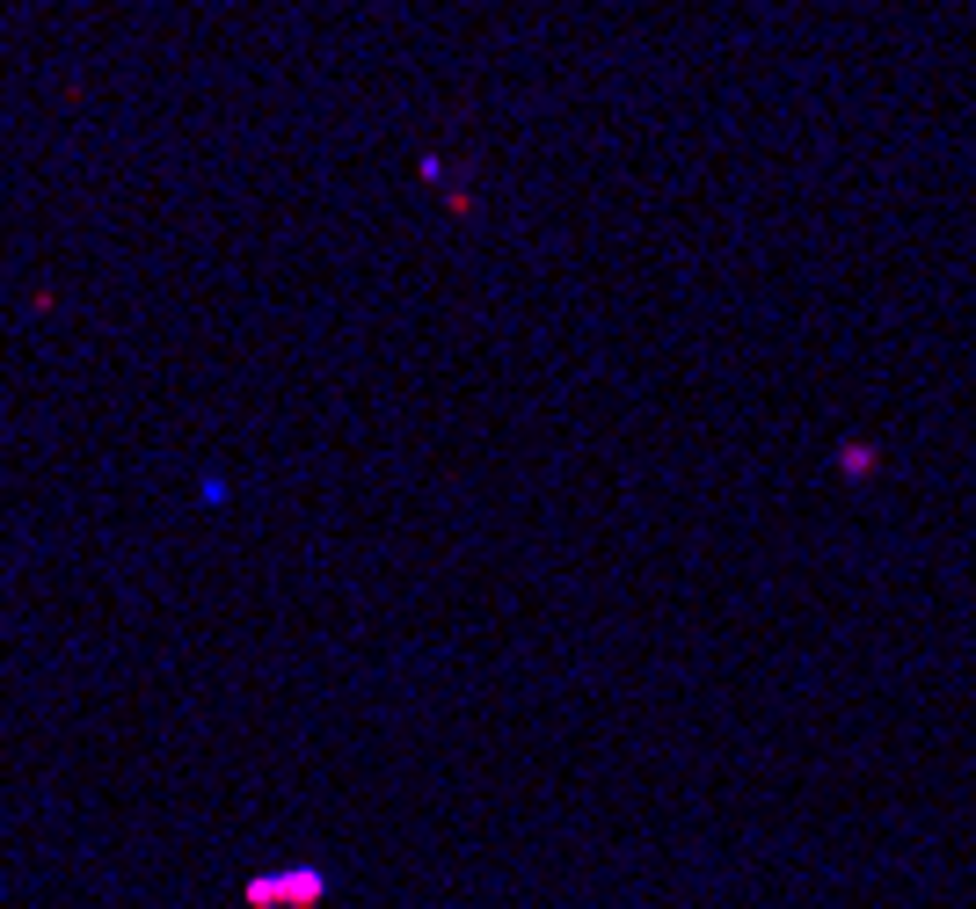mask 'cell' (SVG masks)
Segmentation results:
<instances>
[{
  "mask_svg": "<svg viewBox=\"0 0 976 909\" xmlns=\"http://www.w3.org/2000/svg\"><path fill=\"white\" fill-rule=\"evenodd\" d=\"M328 902V873L321 866H277V873H248L241 909H321Z\"/></svg>",
  "mask_w": 976,
  "mask_h": 909,
  "instance_id": "cell-1",
  "label": "cell"
},
{
  "mask_svg": "<svg viewBox=\"0 0 976 909\" xmlns=\"http://www.w3.org/2000/svg\"><path fill=\"white\" fill-rule=\"evenodd\" d=\"M881 466V444H867V437H846V444H838V474L846 480H867Z\"/></svg>",
  "mask_w": 976,
  "mask_h": 909,
  "instance_id": "cell-2",
  "label": "cell"
}]
</instances>
